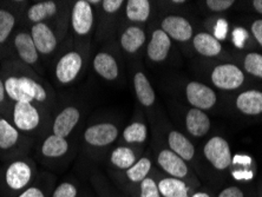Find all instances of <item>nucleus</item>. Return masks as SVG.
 I'll use <instances>...</instances> for the list:
<instances>
[{
    "mask_svg": "<svg viewBox=\"0 0 262 197\" xmlns=\"http://www.w3.org/2000/svg\"><path fill=\"white\" fill-rule=\"evenodd\" d=\"M3 80L6 97L13 103L32 102L44 106V109L51 107L55 103L48 85L34 73L21 72L19 75H7Z\"/></svg>",
    "mask_w": 262,
    "mask_h": 197,
    "instance_id": "nucleus-1",
    "label": "nucleus"
},
{
    "mask_svg": "<svg viewBox=\"0 0 262 197\" xmlns=\"http://www.w3.org/2000/svg\"><path fill=\"white\" fill-rule=\"evenodd\" d=\"M37 176V167L31 158H13L6 164L0 176L4 196L17 197L33 183Z\"/></svg>",
    "mask_w": 262,
    "mask_h": 197,
    "instance_id": "nucleus-2",
    "label": "nucleus"
},
{
    "mask_svg": "<svg viewBox=\"0 0 262 197\" xmlns=\"http://www.w3.org/2000/svg\"><path fill=\"white\" fill-rule=\"evenodd\" d=\"M154 160L157 168L164 175L175 177L188 183L194 190L201 188V181L199 180L198 173L194 171L191 165L183 161L179 155H176L170 149L165 146H156Z\"/></svg>",
    "mask_w": 262,
    "mask_h": 197,
    "instance_id": "nucleus-3",
    "label": "nucleus"
},
{
    "mask_svg": "<svg viewBox=\"0 0 262 197\" xmlns=\"http://www.w3.org/2000/svg\"><path fill=\"white\" fill-rule=\"evenodd\" d=\"M152 169V157L144 155L141 156L140 160L133 167L124 170V171H110V173L111 179H113L116 187L119 189V191L126 196L131 189L137 187L141 182H143L146 177L151 175Z\"/></svg>",
    "mask_w": 262,
    "mask_h": 197,
    "instance_id": "nucleus-4",
    "label": "nucleus"
},
{
    "mask_svg": "<svg viewBox=\"0 0 262 197\" xmlns=\"http://www.w3.org/2000/svg\"><path fill=\"white\" fill-rule=\"evenodd\" d=\"M119 137V127L113 122L95 123L84 131L83 140L88 149L94 154H102L103 150L114 144Z\"/></svg>",
    "mask_w": 262,
    "mask_h": 197,
    "instance_id": "nucleus-5",
    "label": "nucleus"
},
{
    "mask_svg": "<svg viewBox=\"0 0 262 197\" xmlns=\"http://www.w3.org/2000/svg\"><path fill=\"white\" fill-rule=\"evenodd\" d=\"M203 156L220 172L229 170L233 164L232 149L228 141L222 136H214L206 142L203 145Z\"/></svg>",
    "mask_w": 262,
    "mask_h": 197,
    "instance_id": "nucleus-6",
    "label": "nucleus"
},
{
    "mask_svg": "<svg viewBox=\"0 0 262 197\" xmlns=\"http://www.w3.org/2000/svg\"><path fill=\"white\" fill-rule=\"evenodd\" d=\"M85 65L84 53L71 50L61 56L55 68V77L60 85H70L78 79Z\"/></svg>",
    "mask_w": 262,
    "mask_h": 197,
    "instance_id": "nucleus-7",
    "label": "nucleus"
},
{
    "mask_svg": "<svg viewBox=\"0 0 262 197\" xmlns=\"http://www.w3.org/2000/svg\"><path fill=\"white\" fill-rule=\"evenodd\" d=\"M70 24L73 34L86 38L92 33L96 24L94 6L88 0H78L73 4L70 14Z\"/></svg>",
    "mask_w": 262,
    "mask_h": 197,
    "instance_id": "nucleus-8",
    "label": "nucleus"
},
{
    "mask_svg": "<svg viewBox=\"0 0 262 197\" xmlns=\"http://www.w3.org/2000/svg\"><path fill=\"white\" fill-rule=\"evenodd\" d=\"M12 124L23 134H32L41 124L39 106L32 102H17L12 109Z\"/></svg>",
    "mask_w": 262,
    "mask_h": 197,
    "instance_id": "nucleus-9",
    "label": "nucleus"
},
{
    "mask_svg": "<svg viewBox=\"0 0 262 197\" xmlns=\"http://www.w3.org/2000/svg\"><path fill=\"white\" fill-rule=\"evenodd\" d=\"M245 73L232 63L219 64L210 73V80L216 89L223 91L236 90L245 83Z\"/></svg>",
    "mask_w": 262,
    "mask_h": 197,
    "instance_id": "nucleus-10",
    "label": "nucleus"
},
{
    "mask_svg": "<svg viewBox=\"0 0 262 197\" xmlns=\"http://www.w3.org/2000/svg\"><path fill=\"white\" fill-rule=\"evenodd\" d=\"M186 99L192 107L207 111L213 109L217 103V94L208 85L200 82H189L184 89Z\"/></svg>",
    "mask_w": 262,
    "mask_h": 197,
    "instance_id": "nucleus-11",
    "label": "nucleus"
},
{
    "mask_svg": "<svg viewBox=\"0 0 262 197\" xmlns=\"http://www.w3.org/2000/svg\"><path fill=\"white\" fill-rule=\"evenodd\" d=\"M70 143L68 138L57 136V135H49L44 138L39 146V154L41 160L48 163L55 164L64 161L70 152Z\"/></svg>",
    "mask_w": 262,
    "mask_h": 197,
    "instance_id": "nucleus-12",
    "label": "nucleus"
},
{
    "mask_svg": "<svg viewBox=\"0 0 262 197\" xmlns=\"http://www.w3.org/2000/svg\"><path fill=\"white\" fill-rule=\"evenodd\" d=\"M80 118H82V111L78 106H64L53 119L52 134L68 138L73 133V130L78 126Z\"/></svg>",
    "mask_w": 262,
    "mask_h": 197,
    "instance_id": "nucleus-13",
    "label": "nucleus"
},
{
    "mask_svg": "<svg viewBox=\"0 0 262 197\" xmlns=\"http://www.w3.org/2000/svg\"><path fill=\"white\" fill-rule=\"evenodd\" d=\"M161 30H163L172 40L180 42L189 41L194 34L191 23L182 15L170 14L162 19Z\"/></svg>",
    "mask_w": 262,
    "mask_h": 197,
    "instance_id": "nucleus-14",
    "label": "nucleus"
},
{
    "mask_svg": "<svg viewBox=\"0 0 262 197\" xmlns=\"http://www.w3.org/2000/svg\"><path fill=\"white\" fill-rule=\"evenodd\" d=\"M30 34L40 56H50L57 50L59 40L57 38L55 31L46 23H40V24H34L31 26Z\"/></svg>",
    "mask_w": 262,
    "mask_h": 197,
    "instance_id": "nucleus-15",
    "label": "nucleus"
},
{
    "mask_svg": "<svg viewBox=\"0 0 262 197\" xmlns=\"http://www.w3.org/2000/svg\"><path fill=\"white\" fill-rule=\"evenodd\" d=\"M141 158V150L137 145H118L107 155V163L113 171H124Z\"/></svg>",
    "mask_w": 262,
    "mask_h": 197,
    "instance_id": "nucleus-16",
    "label": "nucleus"
},
{
    "mask_svg": "<svg viewBox=\"0 0 262 197\" xmlns=\"http://www.w3.org/2000/svg\"><path fill=\"white\" fill-rule=\"evenodd\" d=\"M13 48L15 53L23 63L29 67H38L40 61V55L34 45L30 31H19L13 37Z\"/></svg>",
    "mask_w": 262,
    "mask_h": 197,
    "instance_id": "nucleus-17",
    "label": "nucleus"
},
{
    "mask_svg": "<svg viewBox=\"0 0 262 197\" xmlns=\"http://www.w3.org/2000/svg\"><path fill=\"white\" fill-rule=\"evenodd\" d=\"M152 175L156 179L162 197H191L195 190L182 180L175 179L152 169Z\"/></svg>",
    "mask_w": 262,
    "mask_h": 197,
    "instance_id": "nucleus-18",
    "label": "nucleus"
},
{
    "mask_svg": "<svg viewBox=\"0 0 262 197\" xmlns=\"http://www.w3.org/2000/svg\"><path fill=\"white\" fill-rule=\"evenodd\" d=\"M168 148L179 155L188 164H194L196 161V149L191 141L180 131L170 129L165 135Z\"/></svg>",
    "mask_w": 262,
    "mask_h": 197,
    "instance_id": "nucleus-19",
    "label": "nucleus"
},
{
    "mask_svg": "<svg viewBox=\"0 0 262 197\" xmlns=\"http://www.w3.org/2000/svg\"><path fill=\"white\" fill-rule=\"evenodd\" d=\"M172 41L163 30L156 29L146 44V57L152 63H162L170 53Z\"/></svg>",
    "mask_w": 262,
    "mask_h": 197,
    "instance_id": "nucleus-20",
    "label": "nucleus"
},
{
    "mask_svg": "<svg viewBox=\"0 0 262 197\" xmlns=\"http://www.w3.org/2000/svg\"><path fill=\"white\" fill-rule=\"evenodd\" d=\"M92 67H94V71L107 82H115L121 75L117 58L114 56V53L103 51V50L96 53L92 60Z\"/></svg>",
    "mask_w": 262,
    "mask_h": 197,
    "instance_id": "nucleus-21",
    "label": "nucleus"
},
{
    "mask_svg": "<svg viewBox=\"0 0 262 197\" xmlns=\"http://www.w3.org/2000/svg\"><path fill=\"white\" fill-rule=\"evenodd\" d=\"M186 129L190 136L195 138H202L210 131L211 122L206 111H202L196 107L188 110L184 117Z\"/></svg>",
    "mask_w": 262,
    "mask_h": 197,
    "instance_id": "nucleus-22",
    "label": "nucleus"
},
{
    "mask_svg": "<svg viewBox=\"0 0 262 197\" xmlns=\"http://www.w3.org/2000/svg\"><path fill=\"white\" fill-rule=\"evenodd\" d=\"M21 133L6 118L0 117V151L12 154L21 149Z\"/></svg>",
    "mask_w": 262,
    "mask_h": 197,
    "instance_id": "nucleus-23",
    "label": "nucleus"
},
{
    "mask_svg": "<svg viewBox=\"0 0 262 197\" xmlns=\"http://www.w3.org/2000/svg\"><path fill=\"white\" fill-rule=\"evenodd\" d=\"M134 90L138 103L145 109H150L156 103V94L151 83L143 71L138 70L134 73Z\"/></svg>",
    "mask_w": 262,
    "mask_h": 197,
    "instance_id": "nucleus-24",
    "label": "nucleus"
},
{
    "mask_svg": "<svg viewBox=\"0 0 262 197\" xmlns=\"http://www.w3.org/2000/svg\"><path fill=\"white\" fill-rule=\"evenodd\" d=\"M146 41L144 29L138 25H130L123 31L119 37V45L129 55H135L143 48Z\"/></svg>",
    "mask_w": 262,
    "mask_h": 197,
    "instance_id": "nucleus-25",
    "label": "nucleus"
},
{
    "mask_svg": "<svg viewBox=\"0 0 262 197\" xmlns=\"http://www.w3.org/2000/svg\"><path fill=\"white\" fill-rule=\"evenodd\" d=\"M192 48L199 55L208 58L217 57L222 53V44L216 37L208 32H199L192 38Z\"/></svg>",
    "mask_w": 262,
    "mask_h": 197,
    "instance_id": "nucleus-26",
    "label": "nucleus"
},
{
    "mask_svg": "<svg viewBox=\"0 0 262 197\" xmlns=\"http://www.w3.org/2000/svg\"><path fill=\"white\" fill-rule=\"evenodd\" d=\"M58 12V3L53 2V0H45V2H38L31 5L26 11V19L32 25L40 24V23H45L55 17Z\"/></svg>",
    "mask_w": 262,
    "mask_h": 197,
    "instance_id": "nucleus-27",
    "label": "nucleus"
},
{
    "mask_svg": "<svg viewBox=\"0 0 262 197\" xmlns=\"http://www.w3.org/2000/svg\"><path fill=\"white\" fill-rule=\"evenodd\" d=\"M235 106L241 114L247 116L262 114V92L257 90L241 92L235 100Z\"/></svg>",
    "mask_w": 262,
    "mask_h": 197,
    "instance_id": "nucleus-28",
    "label": "nucleus"
},
{
    "mask_svg": "<svg viewBox=\"0 0 262 197\" xmlns=\"http://www.w3.org/2000/svg\"><path fill=\"white\" fill-rule=\"evenodd\" d=\"M149 130L148 125L142 119H135L129 125L124 127L122 133L123 142L125 144L141 146L148 140Z\"/></svg>",
    "mask_w": 262,
    "mask_h": 197,
    "instance_id": "nucleus-29",
    "label": "nucleus"
},
{
    "mask_svg": "<svg viewBox=\"0 0 262 197\" xmlns=\"http://www.w3.org/2000/svg\"><path fill=\"white\" fill-rule=\"evenodd\" d=\"M151 14V3L148 0H129L125 4V17L135 24H144Z\"/></svg>",
    "mask_w": 262,
    "mask_h": 197,
    "instance_id": "nucleus-30",
    "label": "nucleus"
},
{
    "mask_svg": "<svg viewBox=\"0 0 262 197\" xmlns=\"http://www.w3.org/2000/svg\"><path fill=\"white\" fill-rule=\"evenodd\" d=\"M53 188H55V179L52 176L39 175L30 187L17 197H51Z\"/></svg>",
    "mask_w": 262,
    "mask_h": 197,
    "instance_id": "nucleus-31",
    "label": "nucleus"
},
{
    "mask_svg": "<svg viewBox=\"0 0 262 197\" xmlns=\"http://www.w3.org/2000/svg\"><path fill=\"white\" fill-rule=\"evenodd\" d=\"M90 182L96 192V197H126L125 195L119 194L121 191H117L114 185H111L109 180L98 170L91 171Z\"/></svg>",
    "mask_w": 262,
    "mask_h": 197,
    "instance_id": "nucleus-32",
    "label": "nucleus"
},
{
    "mask_svg": "<svg viewBox=\"0 0 262 197\" xmlns=\"http://www.w3.org/2000/svg\"><path fill=\"white\" fill-rule=\"evenodd\" d=\"M126 197H162L159 190V185H157L156 179L151 175L146 177V179L141 182L137 187L126 194Z\"/></svg>",
    "mask_w": 262,
    "mask_h": 197,
    "instance_id": "nucleus-33",
    "label": "nucleus"
},
{
    "mask_svg": "<svg viewBox=\"0 0 262 197\" xmlns=\"http://www.w3.org/2000/svg\"><path fill=\"white\" fill-rule=\"evenodd\" d=\"M15 24H17V18L12 11L0 7V46L9 40Z\"/></svg>",
    "mask_w": 262,
    "mask_h": 197,
    "instance_id": "nucleus-34",
    "label": "nucleus"
},
{
    "mask_svg": "<svg viewBox=\"0 0 262 197\" xmlns=\"http://www.w3.org/2000/svg\"><path fill=\"white\" fill-rule=\"evenodd\" d=\"M80 189L76 180L68 179L53 188L51 197H79Z\"/></svg>",
    "mask_w": 262,
    "mask_h": 197,
    "instance_id": "nucleus-35",
    "label": "nucleus"
},
{
    "mask_svg": "<svg viewBox=\"0 0 262 197\" xmlns=\"http://www.w3.org/2000/svg\"><path fill=\"white\" fill-rule=\"evenodd\" d=\"M244 68L249 75L262 79V55L256 52L247 53L244 59Z\"/></svg>",
    "mask_w": 262,
    "mask_h": 197,
    "instance_id": "nucleus-36",
    "label": "nucleus"
},
{
    "mask_svg": "<svg viewBox=\"0 0 262 197\" xmlns=\"http://www.w3.org/2000/svg\"><path fill=\"white\" fill-rule=\"evenodd\" d=\"M204 4L213 12H225L235 5V0H207Z\"/></svg>",
    "mask_w": 262,
    "mask_h": 197,
    "instance_id": "nucleus-37",
    "label": "nucleus"
},
{
    "mask_svg": "<svg viewBox=\"0 0 262 197\" xmlns=\"http://www.w3.org/2000/svg\"><path fill=\"white\" fill-rule=\"evenodd\" d=\"M123 0H103L101 7L105 14H116L119 10L124 6Z\"/></svg>",
    "mask_w": 262,
    "mask_h": 197,
    "instance_id": "nucleus-38",
    "label": "nucleus"
},
{
    "mask_svg": "<svg viewBox=\"0 0 262 197\" xmlns=\"http://www.w3.org/2000/svg\"><path fill=\"white\" fill-rule=\"evenodd\" d=\"M216 197H246V191L238 185H228L217 192Z\"/></svg>",
    "mask_w": 262,
    "mask_h": 197,
    "instance_id": "nucleus-39",
    "label": "nucleus"
},
{
    "mask_svg": "<svg viewBox=\"0 0 262 197\" xmlns=\"http://www.w3.org/2000/svg\"><path fill=\"white\" fill-rule=\"evenodd\" d=\"M252 33L256 41L262 46V19H257V20L253 21L252 24Z\"/></svg>",
    "mask_w": 262,
    "mask_h": 197,
    "instance_id": "nucleus-40",
    "label": "nucleus"
},
{
    "mask_svg": "<svg viewBox=\"0 0 262 197\" xmlns=\"http://www.w3.org/2000/svg\"><path fill=\"white\" fill-rule=\"evenodd\" d=\"M191 197H213V195H211V192L209 190H207V189L200 188L199 190H195L192 192Z\"/></svg>",
    "mask_w": 262,
    "mask_h": 197,
    "instance_id": "nucleus-41",
    "label": "nucleus"
},
{
    "mask_svg": "<svg viewBox=\"0 0 262 197\" xmlns=\"http://www.w3.org/2000/svg\"><path fill=\"white\" fill-rule=\"evenodd\" d=\"M6 92H5V86H4V80L0 77V106L5 103L6 100Z\"/></svg>",
    "mask_w": 262,
    "mask_h": 197,
    "instance_id": "nucleus-42",
    "label": "nucleus"
},
{
    "mask_svg": "<svg viewBox=\"0 0 262 197\" xmlns=\"http://www.w3.org/2000/svg\"><path fill=\"white\" fill-rule=\"evenodd\" d=\"M252 5L254 7V10H255L257 13L262 14V0H254V2L252 3Z\"/></svg>",
    "mask_w": 262,
    "mask_h": 197,
    "instance_id": "nucleus-43",
    "label": "nucleus"
},
{
    "mask_svg": "<svg viewBox=\"0 0 262 197\" xmlns=\"http://www.w3.org/2000/svg\"><path fill=\"white\" fill-rule=\"evenodd\" d=\"M79 197H96L94 194H91L89 190H84V191H80Z\"/></svg>",
    "mask_w": 262,
    "mask_h": 197,
    "instance_id": "nucleus-44",
    "label": "nucleus"
},
{
    "mask_svg": "<svg viewBox=\"0 0 262 197\" xmlns=\"http://www.w3.org/2000/svg\"><path fill=\"white\" fill-rule=\"evenodd\" d=\"M171 4H186V2H171Z\"/></svg>",
    "mask_w": 262,
    "mask_h": 197,
    "instance_id": "nucleus-45",
    "label": "nucleus"
},
{
    "mask_svg": "<svg viewBox=\"0 0 262 197\" xmlns=\"http://www.w3.org/2000/svg\"><path fill=\"white\" fill-rule=\"evenodd\" d=\"M0 176H2V173H0Z\"/></svg>",
    "mask_w": 262,
    "mask_h": 197,
    "instance_id": "nucleus-46",
    "label": "nucleus"
}]
</instances>
